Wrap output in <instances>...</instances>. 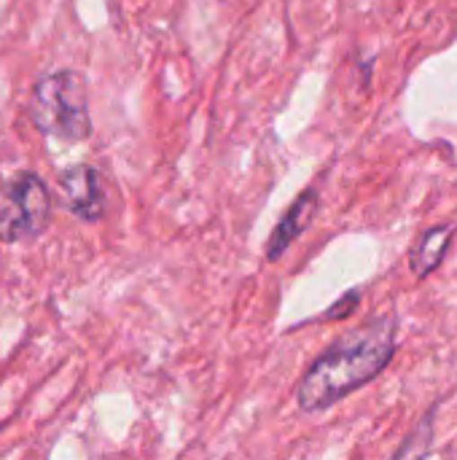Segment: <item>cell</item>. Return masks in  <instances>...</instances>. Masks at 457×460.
Listing matches in <instances>:
<instances>
[{
  "label": "cell",
  "instance_id": "cell-1",
  "mask_svg": "<svg viewBox=\"0 0 457 460\" xmlns=\"http://www.w3.org/2000/svg\"><path fill=\"white\" fill-rule=\"evenodd\" d=\"M396 337L399 318L393 313H380L364 326L342 334L310 364L299 380V410L307 415L323 412L377 380L393 361Z\"/></svg>",
  "mask_w": 457,
  "mask_h": 460
},
{
  "label": "cell",
  "instance_id": "cell-2",
  "mask_svg": "<svg viewBox=\"0 0 457 460\" xmlns=\"http://www.w3.org/2000/svg\"><path fill=\"white\" fill-rule=\"evenodd\" d=\"M27 116L38 132L59 143H83L92 135L86 75L73 67L40 75L32 84Z\"/></svg>",
  "mask_w": 457,
  "mask_h": 460
},
{
  "label": "cell",
  "instance_id": "cell-3",
  "mask_svg": "<svg viewBox=\"0 0 457 460\" xmlns=\"http://www.w3.org/2000/svg\"><path fill=\"white\" fill-rule=\"evenodd\" d=\"M51 191L38 172H16L0 183V243L27 245L43 237L51 221Z\"/></svg>",
  "mask_w": 457,
  "mask_h": 460
},
{
  "label": "cell",
  "instance_id": "cell-4",
  "mask_svg": "<svg viewBox=\"0 0 457 460\" xmlns=\"http://www.w3.org/2000/svg\"><path fill=\"white\" fill-rule=\"evenodd\" d=\"M59 202L83 224H97L105 218L108 197H105V181L97 167L92 164H73L65 167L57 175Z\"/></svg>",
  "mask_w": 457,
  "mask_h": 460
},
{
  "label": "cell",
  "instance_id": "cell-5",
  "mask_svg": "<svg viewBox=\"0 0 457 460\" xmlns=\"http://www.w3.org/2000/svg\"><path fill=\"white\" fill-rule=\"evenodd\" d=\"M318 189H304L294 202L291 208L280 216L277 226L272 229L269 240H267V261H277L291 245L294 240L310 226L312 216L318 213Z\"/></svg>",
  "mask_w": 457,
  "mask_h": 460
},
{
  "label": "cell",
  "instance_id": "cell-6",
  "mask_svg": "<svg viewBox=\"0 0 457 460\" xmlns=\"http://www.w3.org/2000/svg\"><path fill=\"white\" fill-rule=\"evenodd\" d=\"M455 232V224H439V226L426 229V232L417 237V243H415L412 251H409V270L415 272L417 280L434 275V272L442 267V261H444L447 253H450V245H453Z\"/></svg>",
  "mask_w": 457,
  "mask_h": 460
},
{
  "label": "cell",
  "instance_id": "cell-7",
  "mask_svg": "<svg viewBox=\"0 0 457 460\" xmlns=\"http://www.w3.org/2000/svg\"><path fill=\"white\" fill-rule=\"evenodd\" d=\"M358 302H361V291H353L350 296L345 294L326 315H323V321H339V318H347L356 307H358Z\"/></svg>",
  "mask_w": 457,
  "mask_h": 460
}]
</instances>
